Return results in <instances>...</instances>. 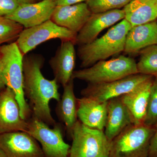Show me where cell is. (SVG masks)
Segmentation results:
<instances>
[{
	"mask_svg": "<svg viewBox=\"0 0 157 157\" xmlns=\"http://www.w3.org/2000/svg\"><path fill=\"white\" fill-rule=\"evenodd\" d=\"M155 45H157L156 20L132 26L126 37L124 52L133 54Z\"/></svg>",
	"mask_w": 157,
	"mask_h": 157,
	"instance_id": "19",
	"label": "cell"
},
{
	"mask_svg": "<svg viewBox=\"0 0 157 157\" xmlns=\"http://www.w3.org/2000/svg\"><path fill=\"white\" fill-rule=\"evenodd\" d=\"M37 1H41V0H37Z\"/></svg>",
	"mask_w": 157,
	"mask_h": 157,
	"instance_id": "32",
	"label": "cell"
},
{
	"mask_svg": "<svg viewBox=\"0 0 157 157\" xmlns=\"http://www.w3.org/2000/svg\"><path fill=\"white\" fill-rule=\"evenodd\" d=\"M155 126L132 124L111 141L109 157H148Z\"/></svg>",
	"mask_w": 157,
	"mask_h": 157,
	"instance_id": "5",
	"label": "cell"
},
{
	"mask_svg": "<svg viewBox=\"0 0 157 157\" xmlns=\"http://www.w3.org/2000/svg\"><path fill=\"white\" fill-rule=\"evenodd\" d=\"M152 76L137 73L110 82L88 84L82 90L81 94L101 102H107L125 94Z\"/></svg>",
	"mask_w": 157,
	"mask_h": 157,
	"instance_id": "9",
	"label": "cell"
},
{
	"mask_svg": "<svg viewBox=\"0 0 157 157\" xmlns=\"http://www.w3.org/2000/svg\"><path fill=\"white\" fill-rule=\"evenodd\" d=\"M125 18L123 9H114L101 13H92L76 36L75 45L88 44L97 39L105 29Z\"/></svg>",
	"mask_w": 157,
	"mask_h": 157,
	"instance_id": "13",
	"label": "cell"
},
{
	"mask_svg": "<svg viewBox=\"0 0 157 157\" xmlns=\"http://www.w3.org/2000/svg\"><path fill=\"white\" fill-rule=\"evenodd\" d=\"M23 57L16 42L0 47V61L5 84L15 94L21 116L27 121L32 113L24 93Z\"/></svg>",
	"mask_w": 157,
	"mask_h": 157,
	"instance_id": "3",
	"label": "cell"
},
{
	"mask_svg": "<svg viewBox=\"0 0 157 157\" xmlns=\"http://www.w3.org/2000/svg\"><path fill=\"white\" fill-rule=\"evenodd\" d=\"M132 27L131 24L124 18L102 37L78 46L77 54L81 60V67H89L97 62L124 52L126 37Z\"/></svg>",
	"mask_w": 157,
	"mask_h": 157,
	"instance_id": "2",
	"label": "cell"
},
{
	"mask_svg": "<svg viewBox=\"0 0 157 157\" xmlns=\"http://www.w3.org/2000/svg\"><path fill=\"white\" fill-rule=\"evenodd\" d=\"M27 122L26 132L41 144L45 157H69L71 146L64 140L59 124L51 128L33 116Z\"/></svg>",
	"mask_w": 157,
	"mask_h": 157,
	"instance_id": "7",
	"label": "cell"
},
{
	"mask_svg": "<svg viewBox=\"0 0 157 157\" xmlns=\"http://www.w3.org/2000/svg\"><path fill=\"white\" fill-rule=\"evenodd\" d=\"M132 0H86L92 13H101L124 8Z\"/></svg>",
	"mask_w": 157,
	"mask_h": 157,
	"instance_id": "24",
	"label": "cell"
},
{
	"mask_svg": "<svg viewBox=\"0 0 157 157\" xmlns=\"http://www.w3.org/2000/svg\"><path fill=\"white\" fill-rule=\"evenodd\" d=\"M19 5L16 0H0V17H6L12 14Z\"/></svg>",
	"mask_w": 157,
	"mask_h": 157,
	"instance_id": "26",
	"label": "cell"
},
{
	"mask_svg": "<svg viewBox=\"0 0 157 157\" xmlns=\"http://www.w3.org/2000/svg\"><path fill=\"white\" fill-rule=\"evenodd\" d=\"M107 122L104 132L111 142L125 129L134 124L130 112L120 97L107 101Z\"/></svg>",
	"mask_w": 157,
	"mask_h": 157,
	"instance_id": "18",
	"label": "cell"
},
{
	"mask_svg": "<svg viewBox=\"0 0 157 157\" xmlns=\"http://www.w3.org/2000/svg\"><path fill=\"white\" fill-rule=\"evenodd\" d=\"M150 144L148 157H157V124Z\"/></svg>",
	"mask_w": 157,
	"mask_h": 157,
	"instance_id": "27",
	"label": "cell"
},
{
	"mask_svg": "<svg viewBox=\"0 0 157 157\" xmlns=\"http://www.w3.org/2000/svg\"><path fill=\"white\" fill-rule=\"evenodd\" d=\"M71 137L69 157H109L111 142L104 131L89 128L78 120Z\"/></svg>",
	"mask_w": 157,
	"mask_h": 157,
	"instance_id": "6",
	"label": "cell"
},
{
	"mask_svg": "<svg viewBox=\"0 0 157 157\" xmlns=\"http://www.w3.org/2000/svg\"><path fill=\"white\" fill-rule=\"evenodd\" d=\"M20 5L35 2L36 0H16Z\"/></svg>",
	"mask_w": 157,
	"mask_h": 157,
	"instance_id": "30",
	"label": "cell"
},
{
	"mask_svg": "<svg viewBox=\"0 0 157 157\" xmlns=\"http://www.w3.org/2000/svg\"><path fill=\"white\" fill-rule=\"evenodd\" d=\"M6 87L4 78H3L2 70V65L0 61V90Z\"/></svg>",
	"mask_w": 157,
	"mask_h": 157,
	"instance_id": "29",
	"label": "cell"
},
{
	"mask_svg": "<svg viewBox=\"0 0 157 157\" xmlns=\"http://www.w3.org/2000/svg\"><path fill=\"white\" fill-rule=\"evenodd\" d=\"M75 44L73 41H62L55 55L49 60L54 78L63 87L72 78L76 63Z\"/></svg>",
	"mask_w": 157,
	"mask_h": 157,
	"instance_id": "14",
	"label": "cell"
},
{
	"mask_svg": "<svg viewBox=\"0 0 157 157\" xmlns=\"http://www.w3.org/2000/svg\"><path fill=\"white\" fill-rule=\"evenodd\" d=\"M23 27L6 17H0V45L18 38Z\"/></svg>",
	"mask_w": 157,
	"mask_h": 157,
	"instance_id": "23",
	"label": "cell"
},
{
	"mask_svg": "<svg viewBox=\"0 0 157 157\" xmlns=\"http://www.w3.org/2000/svg\"><path fill=\"white\" fill-rule=\"evenodd\" d=\"M63 93L58 103L56 113L59 119L65 125L66 130L70 136L77 119V98L74 90V79L71 78L64 86Z\"/></svg>",
	"mask_w": 157,
	"mask_h": 157,
	"instance_id": "20",
	"label": "cell"
},
{
	"mask_svg": "<svg viewBox=\"0 0 157 157\" xmlns=\"http://www.w3.org/2000/svg\"><path fill=\"white\" fill-rule=\"evenodd\" d=\"M0 157H6L3 151L0 148Z\"/></svg>",
	"mask_w": 157,
	"mask_h": 157,
	"instance_id": "31",
	"label": "cell"
},
{
	"mask_svg": "<svg viewBox=\"0 0 157 157\" xmlns=\"http://www.w3.org/2000/svg\"><path fill=\"white\" fill-rule=\"evenodd\" d=\"M156 20H157L156 21H157V19Z\"/></svg>",
	"mask_w": 157,
	"mask_h": 157,
	"instance_id": "33",
	"label": "cell"
},
{
	"mask_svg": "<svg viewBox=\"0 0 157 157\" xmlns=\"http://www.w3.org/2000/svg\"><path fill=\"white\" fill-rule=\"evenodd\" d=\"M27 121L21 116L13 91L6 87L0 90V135L14 132H26Z\"/></svg>",
	"mask_w": 157,
	"mask_h": 157,
	"instance_id": "11",
	"label": "cell"
},
{
	"mask_svg": "<svg viewBox=\"0 0 157 157\" xmlns=\"http://www.w3.org/2000/svg\"><path fill=\"white\" fill-rule=\"evenodd\" d=\"M137 67L138 73L157 78V45H151L140 52Z\"/></svg>",
	"mask_w": 157,
	"mask_h": 157,
	"instance_id": "22",
	"label": "cell"
},
{
	"mask_svg": "<svg viewBox=\"0 0 157 157\" xmlns=\"http://www.w3.org/2000/svg\"><path fill=\"white\" fill-rule=\"evenodd\" d=\"M137 63L132 58L121 55L108 60L100 61L89 67L74 71L72 78L90 84L110 82L137 74Z\"/></svg>",
	"mask_w": 157,
	"mask_h": 157,
	"instance_id": "4",
	"label": "cell"
},
{
	"mask_svg": "<svg viewBox=\"0 0 157 157\" xmlns=\"http://www.w3.org/2000/svg\"><path fill=\"white\" fill-rule=\"evenodd\" d=\"M78 120L85 125L104 131L107 122V102L90 97L77 98Z\"/></svg>",
	"mask_w": 157,
	"mask_h": 157,
	"instance_id": "17",
	"label": "cell"
},
{
	"mask_svg": "<svg viewBox=\"0 0 157 157\" xmlns=\"http://www.w3.org/2000/svg\"><path fill=\"white\" fill-rule=\"evenodd\" d=\"M123 9L132 27L157 19V0H132Z\"/></svg>",
	"mask_w": 157,
	"mask_h": 157,
	"instance_id": "21",
	"label": "cell"
},
{
	"mask_svg": "<svg viewBox=\"0 0 157 157\" xmlns=\"http://www.w3.org/2000/svg\"><path fill=\"white\" fill-rule=\"evenodd\" d=\"M44 59L38 55L27 54L23 60V91L28 99L33 116L48 126L56 124L51 113L49 103L52 100H60L58 83L55 78L47 79L42 75L41 69Z\"/></svg>",
	"mask_w": 157,
	"mask_h": 157,
	"instance_id": "1",
	"label": "cell"
},
{
	"mask_svg": "<svg viewBox=\"0 0 157 157\" xmlns=\"http://www.w3.org/2000/svg\"><path fill=\"white\" fill-rule=\"evenodd\" d=\"M77 34L57 25L50 19L39 25L23 30L16 42L24 56L38 45L50 39L70 40L75 43Z\"/></svg>",
	"mask_w": 157,
	"mask_h": 157,
	"instance_id": "8",
	"label": "cell"
},
{
	"mask_svg": "<svg viewBox=\"0 0 157 157\" xmlns=\"http://www.w3.org/2000/svg\"><path fill=\"white\" fill-rule=\"evenodd\" d=\"M92 14L86 2L56 6L51 20L57 25L77 34Z\"/></svg>",
	"mask_w": 157,
	"mask_h": 157,
	"instance_id": "16",
	"label": "cell"
},
{
	"mask_svg": "<svg viewBox=\"0 0 157 157\" xmlns=\"http://www.w3.org/2000/svg\"><path fill=\"white\" fill-rule=\"evenodd\" d=\"M0 148L6 157H45L38 141L25 132L0 135Z\"/></svg>",
	"mask_w": 157,
	"mask_h": 157,
	"instance_id": "10",
	"label": "cell"
},
{
	"mask_svg": "<svg viewBox=\"0 0 157 157\" xmlns=\"http://www.w3.org/2000/svg\"><path fill=\"white\" fill-rule=\"evenodd\" d=\"M56 6H68L85 2L86 0H55Z\"/></svg>",
	"mask_w": 157,
	"mask_h": 157,
	"instance_id": "28",
	"label": "cell"
},
{
	"mask_svg": "<svg viewBox=\"0 0 157 157\" xmlns=\"http://www.w3.org/2000/svg\"></svg>",
	"mask_w": 157,
	"mask_h": 157,
	"instance_id": "34",
	"label": "cell"
},
{
	"mask_svg": "<svg viewBox=\"0 0 157 157\" xmlns=\"http://www.w3.org/2000/svg\"><path fill=\"white\" fill-rule=\"evenodd\" d=\"M56 6L55 0H41L38 2L22 4L6 17L24 28H29L50 20Z\"/></svg>",
	"mask_w": 157,
	"mask_h": 157,
	"instance_id": "12",
	"label": "cell"
},
{
	"mask_svg": "<svg viewBox=\"0 0 157 157\" xmlns=\"http://www.w3.org/2000/svg\"><path fill=\"white\" fill-rule=\"evenodd\" d=\"M144 124L150 126H155L157 124V78L152 86Z\"/></svg>",
	"mask_w": 157,
	"mask_h": 157,
	"instance_id": "25",
	"label": "cell"
},
{
	"mask_svg": "<svg viewBox=\"0 0 157 157\" xmlns=\"http://www.w3.org/2000/svg\"><path fill=\"white\" fill-rule=\"evenodd\" d=\"M154 76L142 82L129 92L121 96L123 103L132 116L133 124H144L149 99L155 81Z\"/></svg>",
	"mask_w": 157,
	"mask_h": 157,
	"instance_id": "15",
	"label": "cell"
}]
</instances>
